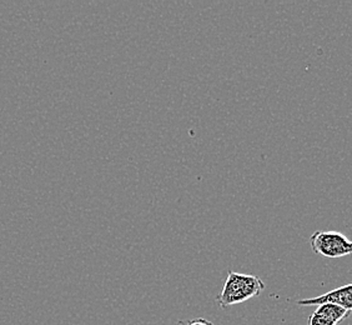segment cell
I'll use <instances>...</instances> for the list:
<instances>
[{
    "label": "cell",
    "instance_id": "277c9868",
    "mask_svg": "<svg viewBox=\"0 0 352 325\" xmlns=\"http://www.w3.org/2000/svg\"><path fill=\"white\" fill-rule=\"evenodd\" d=\"M315 313H318L321 317H324L336 325L344 322L346 318H349L351 314L350 311H346L345 308L336 304L320 305L318 306V311H315Z\"/></svg>",
    "mask_w": 352,
    "mask_h": 325
},
{
    "label": "cell",
    "instance_id": "7a4b0ae2",
    "mask_svg": "<svg viewBox=\"0 0 352 325\" xmlns=\"http://www.w3.org/2000/svg\"><path fill=\"white\" fill-rule=\"evenodd\" d=\"M310 244L316 254L329 259L347 257L352 253L351 240L339 231H316L310 238Z\"/></svg>",
    "mask_w": 352,
    "mask_h": 325
},
{
    "label": "cell",
    "instance_id": "3957f363",
    "mask_svg": "<svg viewBox=\"0 0 352 325\" xmlns=\"http://www.w3.org/2000/svg\"><path fill=\"white\" fill-rule=\"evenodd\" d=\"M322 304H336L345 308L346 311H352V285L347 284L336 288L316 298L301 299L298 305L302 306H320Z\"/></svg>",
    "mask_w": 352,
    "mask_h": 325
},
{
    "label": "cell",
    "instance_id": "8992f818",
    "mask_svg": "<svg viewBox=\"0 0 352 325\" xmlns=\"http://www.w3.org/2000/svg\"><path fill=\"white\" fill-rule=\"evenodd\" d=\"M188 325H215L214 323H211L210 320H206V319L197 318L190 320Z\"/></svg>",
    "mask_w": 352,
    "mask_h": 325
},
{
    "label": "cell",
    "instance_id": "5b68a950",
    "mask_svg": "<svg viewBox=\"0 0 352 325\" xmlns=\"http://www.w3.org/2000/svg\"><path fill=\"white\" fill-rule=\"evenodd\" d=\"M307 325H336L331 323L330 320H327V319L324 318V317H321L320 314L318 313H314L310 315V318H309V322H307Z\"/></svg>",
    "mask_w": 352,
    "mask_h": 325
},
{
    "label": "cell",
    "instance_id": "6da1fadb",
    "mask_svg": "<svg viewBox=\"0 0 352 325\" xmlns=\"http://www.w3.org/2000/svg\"><path fill=\"white\" fill-rule=\"evenodd\" d=\"M265 291L264 282L255 275L229 271L223 289L217 297V304L226 309L231 305L240 304L255 298Z\"/></svg>",
    "mask_w": 352,
    "mask_h": 325
}]
</instances>
